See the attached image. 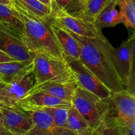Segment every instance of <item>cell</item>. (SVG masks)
<instances>
[{"label": "cell", "instance_id": "25", "mask_svg": "<svg viewBox=\"0 0 135 135\" xmlns=\"http://www.w3.org/2000/svg\"><path fill=\"white\" fill-rule=\"evenodd\" d=\"M121 135H135V119L127 122L117 121Z\"/></svg>", "mask_w": 135, "mask_h": 135}, {"label": "cell", "instance_id": "7", "mask_svg": "<svg viewBox=\"0 0 135 135\" xmlns=\"http://www.w3.org/2000/svg\"><path fill=\"white\" fill-rule=\"evenodd\" d=\"M79 87L92 92L102 100L110 98L112 92L78 59L64 58Z\"/></svg>", "mask_w": 135, "mask_h": 135}, {"label": "cell", "instance_id": "16", "mask_svg": "<svg viewBox=\"0 0 135 135\" xmlns=\"http://www.w3.org/2000/svg\"><path fill=\"white\" fill-rule=\"evenodd\" d=\"M65 127L73 134H95V131L90 127L86 120L72 104L69 109Z\"/></svg>", "mask_w": 135, "mask_h": 135}, {"label": "cell", "instance_id": "9", "mask_svg": "<svg viewBox=\"0 0 135 135\" xmlns=\"http://www.w3.org/2000/svg\"><path fill=\"white\" fill-rule=\"evenodd\" d=\"M3 115V125L13 135L26 134L34 126L29 111L24 110L17 105L0 107Z\"/></svg>", "mask_w": 135, "mask_h": 135}, {"label": "cell", "instance_id": "32", "mask_svg": "<svg viewBox=\"0 0 135 135\" xmlns=\"http://www.w3.org/2000/svg\"><path fill=\"white\" fill-rule=\"evenodd\" d=\"M3 115L1 111H0V125H1V126H3Z\"/></svg>", "mask_w": 135, "mask_h": 135}, {"label": "cell", "instance_id": "35", "mask_svg": "<svg viewBox=\"0 0 135 135\" xmlns=\"http://www.w3.org/2000/svg\"><path fill=\"white\" fill-rule=\"evenodd\" d=\"M75 135H80V134H75ZM94 135H96V134H94Z\"/></svg>", "mask_w": 135, "mask_h": 135}, {"label": "cell", "instance_id": "31", "mask_svg": "<svg viewBox=\"0 0 135 135\" xmlns=\"http://www.w3.org/2000/svg\"><path fill=\"white\" fill-rule=\"evenodd\" d=\"M0 3L3 4V5H8V6L12 7L11 0H0Z\"/></svg>", "mask_w": 135, "mask_h": 135}, {"label": "cell", "instance_id": "23", "mask_svg": "<svg viewBox=\"0 0 135 135\" xmlns=\"http://www.w3.org/2000/svg\"><path fill=\"white\" fill-rule=\"evenodd\" d=\"M18 1L27 9L41 18H46L50 17L51 15V7L44 5L38 0H18Z\"/></svg>", "mask_w": 135, "mask_h": 135}, {"label": "cell", "instance_id": "3", "mask_svg": "<svg viewBox=\"0 0 135 135\" xmlns=\"http://www.w3.org/2000/svg\"><path fill=\"white\" fill-rule=\"evenodd\" d=\"M71 104L84 117L94 131L98 129L109 112V99L102 100L79 86L75 90Z\"/></svg>", "mask_w": 135, "mask_h": 135}, {"label": "cell", "instance_id": "4", "mask_svg": "<svg viewBox=\"0 0 135 135\" xmlns=\"http://www.w3.org/2000/svg\"><path fill=\"white\" fill-rule=\"evenodd\" d=\"M33 71L36 85L48 81L75 80L71 70L64 59L44 53H34Z\"/></svg>", "mask_w": 135, "mask_h": 135}, {"label": "cell", "instance_id": "29", "mask_svg": "<svg viewBox=\"0 0 135 135\" xmlns=\"http://www.w3.org/2000/svg\"><path fill=\"white\" fill-rule=\"evenodd\" d=\"M0 135H13L11 132L9 131L8 129L4 127L3 126L0 125Z\"/></svg>", "mask_w": 135, "mask_h": 135}, {"label": "cell", "instance_id": "12", "mask_svg": "<svg viewBox=\"0 0 135 135\" xmlns=\"http://www.w3.org/2000/svg\"><path fill=\"white\" fill-rule=\"evenodd\" d=\"M71 103L61 100L48 94L42 92L29 93L16 104L18 108L26 111L38 110L54 106H69Z\"/></svg>", "mask_w": 135, "mask_h": 135}, {"label": "cell", "instance_id": "11", "mask_svg": "<svg viewBox=\"0 0 135 135\" xmlns=\"http://www.w3.org/2000/svg\"><path fill=\"white\" fill-rule=\"evenodd\" d=\"M130 45L131 40L129 38L123 41L117 47H113L110 43L108 46L112 64L124 87L127 85L131 67Z\"/></svg>", "mask_w": 135, "mask_h": 135}, {"label": "cell", "instance_id": "14", "mask_svg": "<svg viewBox=\"0 0 135 135\" xmlns=\"http://www.w3.org/2000/svg\"><path fill=\"white\" fill-rule=\"evenodd\" d=\"M50 21L51 22V30L61 51L63 59L71 58L79 60L80 48L76 40L65 29L53 22L50 19Z\"/></svg>", "mask_w": 135, "mask_h": 135}, {"label": "cell", "instance_id": "33", "mask_svg": "<svg viewBox=\"0 0 135 135\" xmlns=\"http://www.w3.org/2000/svg\"><path fill=\"white\" fill-rule=\"evenodd\" d=\"M0 81H2V82H4L3 81V78L2 77V76H1V75H0Z\"/></svg>", "mask_w": 135, "mask_h": 135}, {"label": "cell", "instance_id": "13", "mask_svg": "<svg viewBox=\"0 0 135 135\" xmlns=\"http://www.w3.org/2000/svg\"><path fill=\"white\" fill-rule=\"evenodd\" d=\"M77 86L75 80L69 82L48 81L36 85L29 93L36 92H44L71 103L73 96Z\"/></svg>", "mask_w": 135, "mask_h": 135}, {"label": "cell", "instance_id": "34", "mask_svg": "<svg viewBox=\"0 0 135 135\" xmlns=\"http://www.w3.org/2000/svg\"><path fill=\"white\" fill-rule=\"evenodd\" d=\"M3 105H3V104H1V103H0V107L3 106Z\"/></svg>", "mask_w": 135, "mask_h": 135}, {"label": "cell", "instance_id": "2", "mask_svg": "<svg viewBox=\"0 0 135 135\" xmlns=\"http://www.w3.org/2000/svg\"><path fill=\"white\" fill-rule=\"evenodd\" d=\"M12 7L24 25V38L32 53H44L63 59L51 28L49 17L41 18L24 6L18 0H11Z\"/></svg>", "mask_w": 135, "mask_h": 135}, {"label": "cell", "instance_id": "27", "mask_svg": "<svg viewBox=\"0 0 135 135\" xmlns=\"http://www.w3.org/2000/svg\"><path fill=\"white\" fill-rule=\"evenodd\" d=\"M15 61L14 59H12L9 55L5 54L3 51L0 50V63H6V62H10Z\"/></svg>", "mask_w": 135, "mask_h": 135}, {"label": "cell", "instance_id": "1", "mask_svg": "<svg viewBox=\"0 0 135 135\" xmlns=\"http://www.w3.org/2000/svg\"><path fill=\"white\" fill-rule=\"evenodd\" d=\"M68 32L79 45V61L112 93L125 90L112 64L108 49L109 42L108 40L105 38H84Z\"/></svg>", "mask_w": 135, "mask_h": 135}, {"label": "cell", "instance_id": "24", "mask_svg": "<svg viewBox=\"0 0 135 135\" xmlns=\"http://www.w3.org/2000/svg\"><path fill=\"white\" fill-rule=\"evenodd\" d=\"M131 45L130 51L131 57V67L130 75L128 80L126 90L132 94L134 95V78H135V33L133 32V34L130 36Z\"/></svg>", "mask_w": 135, "mask_h": 135}, {"label": "cell", "instance_id": "20", "mask_svg": "<svg viewBox=\"0 0 135 135\" xmlns=\"http://www.w3.org/2000/svg\"><path fill=\"white\" fill-rule=\"evenodd\" d=\"M69 106H54L41 109L48 113L52 117L55 126L58 129H65V123Z\"/></svg>", "mask_w": 135, "mask_h": 135}, {"label": "cell", "instance_id": "5", "mask_svg": "<svg viewBox=\"0 0 135 135\" xmlns=\"http://www.w3.org/2000/svg\"><path fill=\"white\" fill-rule=\"evenodd\" d=\"M50 19L54 23L73 34L88 38H105L93 22L69 14L63 9L54 5L51 6Z\"/></svg>", "mask_w": 135, "mask_h": 135}, {"label": "cell", "instance_id": "26", "mask_svg": "<svg viewBox=\"0 0 135 135\" xmlns=\"http://www.w3.org/2000/svg\"><path fill=\"white\" fill-rule=\"evenodd\" d=\"M72 0H51V5L57 7L60 9H65L67 7Z\"/></svg>", "mask_w": 135, "mask_h": 135}, {"label": "cell", "instance_id": "8", "mask_svg": "<svg viewBox=\"0 0 135 135\" xmlns=\"http://www.w3.org/2000/svg\"><path fill=\"white\" fill-rule=\"evenodd\" d=\"M36 85L33 63L26 69L15 76L4 89V105L14 106L22 98L28 94Z\"/></svg>", "mask_w": 135, "mask_h": 135}, {"label": "cell", "instance_id": "28", "mask_svg": "<svg viewBox=\"0 0 135 135\" xmlns=\"http://www.w3.org/2000/svg\"><path fill=\"white\" fill-rule=\"evenodd\" d=\"M7 83L4 82L0 81V103L4 105V101H5V95H4V89L6 86Z\"/></svg>", "mask_w": 135, "mask_h": 135}, {"label": "cell", "instance_id": "21", "mask_svg": "<svg viewBox=\"0 0 135 135\" xmlns=\"http://www.w3.org/2000/svg\"><path fill=\"white\" fill-rule=\"evenodd\" d=\"M32 117L34 127L40 129H56L51 116L46 112L41 109L29 111Z\"/></svg>", "mask_w": 135, "mask_h": 135}, {"label": "cell", "instance_id": "19", "mask_svg": "<svg viewBox=\"0 0 135 135\" xmlns=\"http://www.w3.org/2000/svg\"><path fill=\"white\" fill-rule=\"evenodd\" d=\"M119 7V13L123 18L122 23L129 29L135 27L134 0H116Z\"/></svg>", "mask_w": 135, "mask_h": 135}, {"label": "cell", "instance_id": "17", "mask_svg": "<svg viewBox=\"0 0 135 135\" xmlns=\"http://www.w3.org/2000/svg\"><path fill=\"white\" fill-rule=\"evenodd\" d=\"M33 63V61H13L0 63V75L3 78L5 83H9L15 76L28 68Z\"/></svg>", "mask_w": 135, "mask_h": 135}, {"label": "cell", "instance_id": "15", "mask_svg": "<svg viewBox=\"0 0 135 135\" xmlns=\"http://www.w3.org/2000/svg\"><path fill=\"white\" fill-rule=\"evenodd\" d=\"M117 6L116 0H109L98 14L93 23L99 31L102 32L104 28L113 27L122 23V17L117 10Z\"/></svg>", "mask_w": 135, "mask_h": 135}, {"label": "cell", "instance_id": "10", "mask_svg": "<svg viewBox=\"0 0 135 135\" xmlns=\"http://www.w3.org/2000/svg\"><path fill=\"white\" fill-rule=\"evenodd\" d=\"M109 113L119 122L135 119V96L126 89L112 93L109 98Z\"/></svg>", "mask_w": 135, "mask_h": 135}, {"label": "cell", "instance_id": "22", "mask_svg": "<svg viewBox=\"0 0 135 135\" xmlns=\"http://www.w3.org/2000/svg\"><path fill=\"white\" fill-rule=\"evenodd\" d=\"M96 135H121L118 123L115 117L112 115L108 112L105 118L95 131Z\"/></svg>", "mask_w": 135, "mask_h": 135}, {"label": "cell", "instance_id": "18", "mask_svg": "<svg viewBox=\"0 0 135 135\" xmlns=\"http://www.w3.org/2000/svg\"><path fill=\"white\" fill-rule=\"evenodd\" d=\"M0 22L15 29L24 36V25L13 7L0 3Z\"/></svg>", "mask_w": 135, "mask_h": 135}, {"label": "cell", "instance_id": "6", "mask_svg": "<svg viewBox=\"0 0 135 135\" xmlns=\"http://www.w3.org/2000/svg\"><path fill=\"white\" fill-rule=\"evenodd\" d=\"M0 50L17 61H33L34 55L28 48L22 34L11 26L1 22Z\"/></svg>", "mask_w": 135, "mask_h": 135}, {"label": "cell", "instance_id": "30", "mask_svg": "<svg viewBox=\"0 0 135 135\" xmlns=\"http://www.w3.org/2000/svg\"><path fill=\"white\" fill-rule=\"evenodd\" d=\"M40 2H41L42 3H43L44 5H46L47 7H51V0H38Z\"/></svg>", "mask_w": 135, "mask_h": 135}]
</instances>
